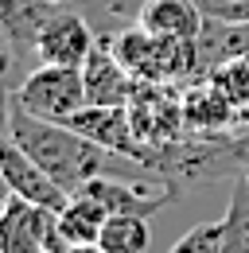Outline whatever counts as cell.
Returning a JSON list of instances; mask_svg holds the SVG:
<instances>
[{
  "label": "cell",
  "mask_w": 249,
  "mask_h": 253,
  "mask_svg": "<svg viewBox=\"0 0 249 253\" xmlns=\"http://www.w3.org/2000/svg\"><path fill=\"white\" fill-rule=\"evenodd\" d=\"M238 175H242V179L249 183V144H246V160H242V171H238Z\"/></svg>",
  "instance_id": "19"
},
{
  "label": "cell",
  "mask_w": 249,
  "mask_h": 253,
  "mask_svg": "<svg viewBox=\"0 0 249 253\" xmlns=\"http://www.w3.org/2000/svg\"><path fill=\"white\" fill-rule=\"evenodd\" d=\"M0 253H4V250H0Z\"/></svg>",
  "instance_id": "22"
},
{
  "label": "cell",
  "mask_w": 249,
  "mask_h": 253,
  "mask_svg": "<svg viewBox=\"0 0 249 253\" xmlns=\"http://www.w3.org/2000/svg\"><path fill=\"white\" fill-rule=\"evenodd\" d=\"M136 24L160 39H199L207 16L195 0H144Z\"/></svg>",
  "instance_id": "7"
},
{
  "label": "cell",
  "mask_w": 249,
  "mask_h": 253,
  "mask_svg": "<svg viewBox=\"0 0 249 253\" xmlns=\"http://www.w3.org/2000/svg\"><path fill=\"white\" fill-rule=\"evenodd\" d=\"M207 20L222 24H249V0H195Z\"/></svg>",
  "instance_id": "16"
},
{
  "label": "cell",
  "mask_w": 249,
  "mask_h": 253,
  "mask_svg": "<svg viewBox=\"0 0 249 253\" xmlns=\"http://www.w3.org/2000/svg\"><path fill=\"white\" fill-rule=\"evenodd\" d=\"M105 222H109V211L90 195H70V203L59 211V230L66 246H97Z\"/></svg>",
  "instance_id": "11"
},
{
  "label": "cell",
  "mask_w": 249,
  "mask_h": 253,
  "mask_svg": "<svg viewBox=\"0 0 249 253\" xmlns=\"http://www.w3.org/2000/svg\"><path fill=\"white\" fill-rule=\"evenodd\" d=\"M51 4H59V8H62V4H70V0H51Z\"/></svg>",
  "instance_id": "21"
},
{
  "label": "cell",
  "mask_w": 249,
  "mask_h": 253,
  "mask_svg": "<svg viewBox=\"0 0 249 253\" xmlns=\"http://www.w3.org/2000/svg\"><path fill=\"white\" fill-rule=\"evenodd\" d=\"M55 12H59V4H51V0H0V28L16 47L35 51L39 35Z\"/></svg>",
  "instance_id": "9"
},
{
  "label": "cell",
  "mask_w": 249,
  "mask_h": 253,
  "mask_svg": "<svg viewBox=\"0 0 249 253\" xmlns=\"http://www.w3.org/2000/svg\"><path fill=\"white\" fill-rule=\"evenodd\" d=\"M183 117H187L191 132L218 136V132H226L230 125H238V105L222 94L214 82H203L191 94H183Z\"/></svg>",
  "instance_id": "8"
},
{
  "label": "cell",
  "mask_w": 249,
  "mask_h": 253,
  "mask_svg": "<svg viewBox=\"0 0 249 253\" xmlns=\"http://www.w3.org/2000/svg\"><path fill=\"white\" fill-rule=\"evenodd\" d=\"M175 191H179L175 183H124V179L105 171V175H93L90 183H82L74 195L97 199L109 214H144L148 218L175 199Z\"/></svg>",
  "instance_id": "4"
},
{
  "label": "cell",
  "mask_w": 249,
  "mask_h": 253,
  "mask_svg": "<svg viewBox=\"0 0 249 253\" xmlns=\"http://www.w3.org/2000/svg\"><path fill=\"white\" fill-rule=\"evenodd\" d=\"M148 242H152V230L144 214H109L97 238L105 253H148Z\"/></svg>",
  "instance_id": "12"
},
{
  "label": "cell",
  "mask_w": 249,
  "mask_h": 253,
  "mask_svg": "<svg viewBox=\"0 0 249 253\" xmlns=\"http://www.w3.org/2000/svg\"><path fill=\"white\" fill-rule=\"evenodd\" d=\"M238 55H249V24H222L207 20V28L199 35V59H203V78L214 66L230 63Z\"/></svg>",
  "instance_id": "10"
},
{
  "label": "cell",
  "mask_w": 249,
  "mask_h": 253,
  "mask_svg": "<svg viewBox=\"0 0 249 253\" xmlns=\"http://www.w3.org/2000/svg\"><path fill=\"white\" fill-rule=\"evenodd\" d=\"M82 78H86V97L90 105H132L136 97V78L124 70V63L113 51V39L97 35L90 59L82 63Z\"/></svg>",
  "instance_id": "5"
},
{
  "label": "cell",
  "mask_w": 249,
  "mask_h": 253,
  "mask_svg": "<svg viewBox=\"0 0 249 253\" xmlns=\"http://www.w3.org/2000/svg\"><path fill=\"white\" fill-rule=\"evenodd\" d=\"M207 82H214L238 109L249 105V55H238V59H230V63L214 66V70L207 74Z\"/></svg>",
  "instance_id": "14"
},
{
  "label": "cell",
  "mask_w": 249,
  "mask_h": 253,
  "mask_svg": "<svg viewBox=\"0 0 249 253\" xmlns=\"http://www.w3.org/2000/svg\"><path fill=\"white\" fill-rule=\"evenodd\" d=\"M222 253H249V183L242 175L222 214Z\"/></svg>",
  "instance_id": "13"
},
{
  "label": "cell",
  "mask_w": 249,
  "mask_h": 253,
  "mask_svg": "<svg viewBox=\"0 0 249 253\" xmlns=\"http://www.w3.org/2000/svg\"><path fill=\"white\" fill-rule=\"evenodd\" d=\"M93 43H97V35L93 28L78 16V12H66L59 8L55 16H51V24L43 28L39 35V43H35V55H39V63H51V66H78L90 59Z\"/></svg>",
  "instance_id": "6"
},
{
  "label": "cell",
  "mask_w": 249,
  "mask_h": 253,
  "mask_svg": "<svg viewBox=\"0 0 249 253\" xmlns=\"http://www.w3.org/2000/svg\"><path fill=\"white\" fill-rule=\"evenodd\" d=\"M8 128L16 136V144L28 152L62 191H74L82 183H90L93 175H105L113 152L101 148L97 140L74 132L70 125L62 121H47V117H35L31 109H24L16 97L8 105Z\"/></svg>",
  "instance_id": "1"
},
{
  "label": "cell",
  "mask_w": 249,
  "mask_h": 253,
  "mask_svg": "<svg viewBox=\"0 0 249 253\" xmlns=\"http://www.w3.org/2000/svg\"><path fill=\"white\" fill-rule=\"evenodd\" d=\"M167 253H222V218L191 226Z\"/></svg>",
  "instance_id": "15"
},
{
  "label": "cell",
  "mask_w": 249,
  "mask_h": 253,
  "mask_svg": "<svg viewBox=\"0 0 249 253\" xmlns=\"http://www.w3.org/2000/svg\"><path fill=\"white\" fill-rule=\"evenodd\" d=\"M4 207H8V203H4V199H0V218H4Z\"/></svg>",
  "instance_id": "20"
},
{
  "label": "cell",
  "mask_w": 249,
  "mask_h": 253,
  "mask_svg": "<svg viewBox=\"0 0 249 253\" xmlns=\"http://www.w3.org/2000/svg\"><path fill=\"white\" fill-rule=\"evenodd\" d=\"M12 59H16V43L4 35V28H0V97L12 94V86H8V74H12Z\"/></svg>",
  "instance_id": "17"
},
{
  "label": "cell",
  "mask_w": 249,
  "mask_h": 253,
  "mask_svg": "<svg viewBox=\"0 0 249 253\" xmlns=\"http://www.w3.org/2000/svg\"><path fill=\"white\" fill-rule=\"evenodd\" d=\"M12 97L31 109L35 117H47V121H70L82 105H90L86 97V78L78 66H51V63H39L28 78L12 90Z\"/></svg>",
  "instance_id": "2"
},
{
  "label": "cell",
  "mask_w": 249,
  "mask_h": 253,
  "mask_svg": "<svg viewBox=\"0 0 249 253\" xmlns=\"http://www.w3.org/2000/svg\"><path fill=\"white\" fill-rule=\"evenodd\" d=\"M0 250L4 253H66L70 246L59 230V211L12 195L8 207H4V218H0Z\"/></svg>",
  "instance_id": "3"
},
{
  "label": "cell",
  "mask_w": 249,
  "mask_h": 253,
  "mask_svg": "<svg viewBox=\"0 0 249 253\" xmlns=\"http://www.w3.org/2000/svg\"><path fill=\"white\" fill-rule=\"evenodd\" d=\"M66 253H105V250H101V246H70Z\"/></svg>",
  "instance_id": "18"
}]
</instances>
